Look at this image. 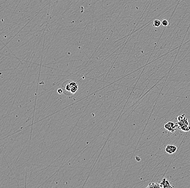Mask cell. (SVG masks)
Here are the masks:
<instances>
[{"instance_id":"7","label":"cell","mask_w":190,"mask_h":188,"mask_svg":"<svg viewBox=\"0 0 190 188\" xmlns=\"http://www.w3.org/2000/svg\"><path fill=\"white\" fill-rule=\"evenodd\" d=\"M161 24H162L161 22L159 20H155L154 21V27H159L161 26Z\"/></svg>"},{"instance_id":"1","label":"cell","mask_w":190,"mask_h":188,"mask_svg":"<svg viewBox=\"0 0 190 188\" xmlns=\"http://www.w3.org/2000/svg\"><path fill=\"white\" fill-rule=\"evenodd\" d=\"M78 86L77 83L75 82H70L67 80L65 82L62 84V89L63 90V93L68 95H70L72 94L75 93L77 90Z\"/></svg>"},{"instance_id":"9","label":"cell","mask_w":190,"mask_h":188,"mask_svg":"<svg viewBox=\"0 0 190 188\" xmlns=\"http://www.w3.org/2000/svg\"><path fill=\"white\" fill-rule=\"evenodd\" d=\"M57 92L59 93V94H62L63 93V90L62 88H60L58 90H57Z\"/></svg>"},{"instance_id":"5","label":"cell","mask_w":190,"mask_h":188,"mask_svg":"<svg viewBox=\"0 0 190 188\" xmlns=\"http://www.w3.org/2000/svg\"><path fill=\"white\" fill-rule=\"evenodd\" d=\"M160 187L162 188H174L173 186H172L170 184L169 181L167 180L166 178H163L162 181L160 183Z\"/></svg>"},{"instance_id":"4","label":"cell","mask_w":190,"mask_h":188,"mask_svg":"<svg viewBox=\"0 0 190 188\" xmlns=\"http://www.w3.org/2000/svg\"><path fill=\"white\" fill-rule=\"evenodd\" d=\"M177 147L174 145H167L165 149V151L166 153L170 155L174 154L177 151Z\"/></svg>"},{"instance_id":"6","label":"cell","mask_w":190,"mask_h":188,"mask_svg":"<svg viewBox=\"0 0 190 188\" xmlns=\"http://www.w3.org/2000/svg\"><path fill=\"white\" fill-rule=\"evenodd\" d=\"M146 188H161L160 185L157 183H150Z\"/></svg>"},{"instance_id":"3","label":"cell","mask_w":190,"mask_h":188,"mask_svg":"<svg viewBox=\"0 0 190 188\" xmlns=\"http://www.w3.org/2000/svg\"><path fill=\"white\" fill-rule=\"evenodd\" d=\"M164 127L167 131H170L172 133H174V132L176 131V129L177 128V123L170 122L165 124Z\"/></svg>"},{"instance_id":"2","label":"cell","mask_w":190,"mask_h":188,"mask_svg":"<svg viewBox=\"0 0 190 188\" xmlns=\"http://www.w3.org/2000/svg\"><path fill=\"white\" fill-rule=\"evenodd\" d=\"M178 122L177 123V127L183 131H189L190 130V126L188 119L185 117V115H179L177 117Z\"/></svg>"},{"instance_id":"8","label":"cell","mask_w":190,"mask_h":188,"mask_svg":"<svg viewBox=\"0 0 190 188\" xmlns=\"http://www.w3.org/2000/svg\"><path fill=\"white\" fill-rule=\"evenodd\" d=\"M162 25L164 26H167V25H169V22L168 21L166 20L165 19L163 20L162 21Z\"/></svg>"}]
</instances>
